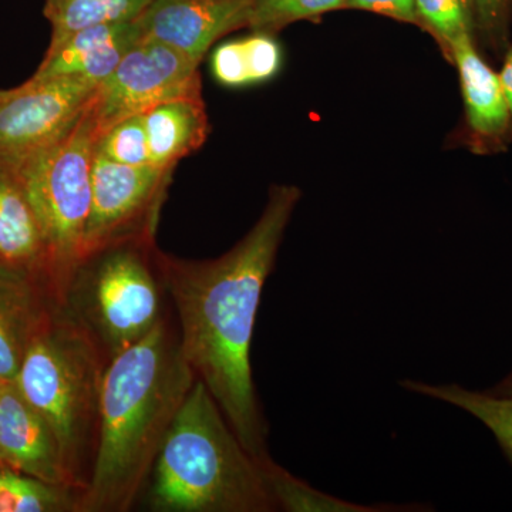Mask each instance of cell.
<instances>
[{"mask_svg":"<svg viewBox=\"0 0 512 512\" xmlns=\"http://www.w3.org/2000/svg\"><path fill=\"white\" fill-rule=\"evenodd\" d=\"M301 197L296 185H271L254 227L218 258L190 261L157 251L185 360L259 461L271 454L252 376V339L262 292Z\"/></svg>","mask_w":512,"mask_h":512,"instance_id":"1","label":"cell"},{"mask_svg":"<svg viewBox=\"0 0 512 512\" xmlns=\"http://www.w3.org/2000/svg\"><path fill=\"white\" fill-rule=\"evenodd\" d=\"M195 380L171 315L107 363L96 453L77 512L134 507Z\"/></svg>","mask_w":512,"mask_h":512,"instance_id":"2","label":"cell"},{"mask_svg":"<svg viewBox=\"0 0 512 512\" xmlns=\"http://www.w3.org/2000/svg\"><path fill=\"white\" fill-rule=\"evenodd\" d=\"M148 481L144 493L154 512L276 511L261 461L200 380L178 410Z\"/></svg>","mask_w":512,"mask_h":512,"instance_id":"3","label":"cell"},{"mask_svg":"<svg viewBox=\"0 0 512 512\" xmlns=\"http://www.w3.org/2000/svg\"><path fill=\"white\" fill-rule=\"evenodd\" d=\"M107 363L96 340L56 302L15 379L23 397L52 427L70 483L82 491L96 453Z\"/></svg>","mask_w":512,"mask_h":512,"instance_id":"4","label":"cell"},{"mask_svg":"<svg viewBox=\"0 0 512 512\" xmlns=\"http://www.w3.org/2000/svg\"><path fill=\"white\" fill-rule=\"evenodd\" d=\"M156 235L123 239L74 268L62 303L107 362L146 338L170 312L157 262Z\"/></svg>","mask_w":512,"mask_h":512,"instance_id":"5","label":"cell"},{"mask_svg":"<svg viewBox=\"0 0 512 512\" xmlns=\"http://www.w3.org/2000/svg\"><path fill=\"white\" fill-rule=\"evenodd\" d=\"M92 101L55 143L16 164L52 255L57 302L82 261L92 208L93 160L103 136Z\"/></svg>","mask_w":512,"mask_h":512,"instance_id":"6","label":"cell"},{"mask_svg":"<svg viewBox=\"0 0 512 512\" xmlns=\"http://www.w3.org/2000/svg\"><path fill=\"white\" fill-rule=\"evenodd\" d=\"M173 173L174 168L116 163L96 150L82 261L114 242L157 235Z\"/></svg>","mask_w":512,"mask_h":512,"instance_id":"7","label":"cell"},{"mask_svg":"<svg viewBox=\"0 0 512 512\" xmlns=\"http://www.w3.org/2000/svg\"><path fill=\"white\" fill-rule=\"evenodd\" d=\"M100 84L84 77L33 79L0 90V161L19 164L76 123Z\"/></svg>","mask_w":512,"mask_h":512,"instance_id":"8","label":"cell"},{"mask_svg":"<svg viewBox=\"0 0 512 512\" xmlns=\"http://www.w3.org/2000/svg\"><path fill=\"white\" fill-rule=\"evenodd\" d=\"M198 66L164 43L150 37L138 40L94 94V116L101 134L117 121L165 100L202 93Z\"/></svg>","mask_w":512,"mask_h":512,"instance_id":"9","label":"cell"},{"mask_svg":"<svg viewBox=\"0 0 512 512\" xmlns=\"http://www.w3.org/2000/svg\"><path fill=\"white\" fill-rule=\"evenodd\" d=\"M251 0H151L138 18L144 37L201 63L218 39L248 28Z\"/></svg>","mask_w":512,"mask_h":512,"instance_id":"10","label":"cell"},{"mask_svg":"<svg viewBox=\"0 0 512 512\" xmlns=\"http://www.w3.org/2000/svg\"><path fill=\"white\" fill-rule=\"evenodd\" d=\"M0 269L29 279L57 301L55 266L18 165L0 161Z\"/></svg>","mask_w":512,"mask_h":512,"instance_id":"11","label":"cell"},{"mask_svg":"<svg viewBox=\"0 0 512 512\" xmlns=\"http://www.w3.org/2000/svg\"><path fill=\"white\" fill-rule=\"evenodd\" d=\"M0 461L46 483L73 487L52 427L8 380H0Z\"/></svg>","mask_w":512,"mask_h":512,"instance_id":"12","label":"cell"},{"mask_svg":"<svg viewBox=\"0 0 512 512\" xmlns=\"http://www.w3.org/2000/svg\"><path fill=\"white\" fill-rule=\"evenodd\" d=\"M143 37L138 20L79 30L59 46L47 49L32 77L76 76L103 83Z\"/></svg>","mask_w":512,"mask_h":512,"instance_id":"13","label":"cell"},{"mask_svg":"<svg viewBox=\"0 0 512 512\" xmlns=\"http://www.w3.org/2000/svg\"><path fill=\"white\" fill-rule=\"evenodd\" d=\"M466 107L468 133L478 148L500 147L511 133L512 117L498 74L478 55L474 37L453 47Z\"/></svg>","mask_w":512,"mask_h":512,"instance_id":"14","label":"cell"},{"mask_svg":"<svg viewBox=\"0 0 512 512\" xmlns=\"http://www.w3.org/2000/svg\"><path fill=\"white\" fill-rule=\"evenodd\" d=\"M56 302L29 279L0 269V380L15 382L26 350Z\"/></svg>","mask_w":512,"mask_h":512,"instance_id":"15","label":"cell"},{"mask_svg":"<svg viewBox=\"0 0 512 512\" xmlns=\"http://www.w3.org/2000/svg\"><path fill=\"white\" fill-rule=\"evenodd\" d=\"M150 163L175 168L178 161L200 150L210 134L202 93L158 103L143 113Z\"/></svg>","mask_w":512,"mask_h":512,"instance_id":"16","label":"cell"},{"mask_svg":"<svg viewBox=\"0 0 512 512\" xmlns=\"http://www.w3.org/2000/svg\"><path fill=\"white\" fill-rule=\"evenodd\" d=\"M400 386L409 392L451 404L476 417L494 434L512 464V396L476 392L456 383L430 384L420 380H400Z\"/></svg>","mask_w":512,"mask_h":512,"instance_id":"17","label":"cell"},{"mask_svg":"<svg viewBox=\"0 0 512 512\" xmlns=\"http://www.w3.org/2000/svg\"><path fill=\"white\" fill-rule=\"evenodd\" d=\"M262 471L276 511L285 512H389L421 511L413 505H363L323 493L279 466L272 457L261 461Z\"/></svg>","mask_w":512,"mask_h":512,"instance_id":"18","label":"cell"},{"mask_svg":"<svg viewBox=\"0 0 512 512\" xmlns=\"http://www.w3.org/2000/svg\"><path fill=\"white\" fill-rule=\"evenodd\" d=\"M150 3L151 0H45L43 15L52 26L49 49L79 30L133 22Z\"/></svg>","mask_w":512,"mask_h":512,"instance_id":"19","label":"cell"},{"mask_svg":"<svg viewBox=\"0 0 512 512\" xmlns=\"http://www.w3.org/2000/svg\"><path fill=\"white\" fill-rule=\"evenodd\" d=\"M79 488L46 483L0 461V512H77Z\"/></svg>","mask_w":512,"mask_h":512,"instance_id":"20","label":"cell"},{"mask_svg":"<svg viewBox=\"0 0 512 512\" xmlns=\"http://www.w3.org/2000/svg\"><path fill=\"white\" fill-rule=\"evenodd\" d=\"M414 8L417 25L436 39L447 60L457 43L474 37L476 20L471 0H414Z\"/></svg>","mask_w":512,"mask_h":512,"instance_id":"21","label":"cell"},{"mask_svg":"<svg viewBox=\"0 0 512 512\" xmlns=\"http://www.w3.org/2000/svg\"><path fill=\"white\" fill-rule=\"evenodd\" d=\"M343 6L345 0H251L248 28L252 32L275 33L299 20L318 19Z\"/></svg>","mask_w":512,"mask_h":512,"instance_id":"22","label":"cell"},{"mask_svg":"<svg viewBox=\"0 0 512 512\" xmlns=\"http://www.w3.org/2000/svg\"><path fill=\"white\" fill-rule=\"evenodd\" d=\"M97 150L116 163L136 167L151 164L143 113L113 124L100 138Z\"/></svg>","mask_w":512,"mask_h":512,"instance_id":"23","label":"cell"},{"mask_svg":"<svg viewBox=\"0 0 512 512\" xmlns=\"http://www.w3.org/2000/svg\"><path fill=\"white\" fill-rule=\"evenodd\" d=\"M241 46L249 86L274 79L282 67V49L274 33L254 32L242 37Z\"/></svg>","mask_w":512,"mask_h":512,"instance_id":"24","label":"cell"},{"mask_svg":"<svg viewBox=\"0 0 512 512\" xmlns=\"http://www.w3.org/2000/svg\"><path fill=\"white\" fill-rule=\"evenodd\" d=\"M476 29L480 30L493 50L507 47L512 0H471Z\"/></svg>","mask_w":512,"mask_h":512,"instance_id":"25","label":"cell"},{"mask_svg":"<svg viewBox=\"0 0 512 512\" xmlns=\"http://www.w3.org/2000/svg\"><path fill=\"white\" fill-rule=\"evenodd\" d=\"M211 72L222 86L232 89L249 86L241 39L228 40L212 52Z\"/></svg>","mask_w":512,"mask_h":512,"instance_id":"26","label":"cell"},{"mask_svg":"<svg viewBox=\"0 0 512 512\" xmlns=\"http://www.w3.org/2000/svg\"><path fill=\"white\" fill-rule=\"evenodd\" d=\"M343 9L366 10L399 22L417 25L414 0H345Z\"/></svg>","mask_w":512,"mask_h":512,"instance_id":"27","label":"cell"},{"mask_svg":"<svg viewBox=\"0 0 512 512\" xmlns=\"http://www.w3.org/2000/svg\"><path fill=\"white\" fill-rule=\"evenodd\" d=\"M498 77H500L505 101H507L508 110H510L512 117V46L508 49L507 55H505L503 69L498 73Z\"/></svg>","mask_w":512,"mask_h":512,"instance_id":"28","label":"cell"},{"mask_svg":"<svg viewBox=\"0 0 512 512\" xmlns=\"http://www.w3.org/2000/svg\"><path fill=\"white\" fill-rule=\"evenodd\" d=\"M490 392L495 394H503V396H512V370L510 373H508L507 376L504 377L503 380H501L500 383L495 384Z\"/></svg>","mask_w":512,"mask_h":512,"instance_id":"29","label":"cell"}]
</instances>
